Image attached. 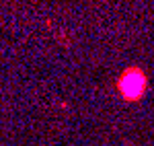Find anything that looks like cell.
<instances>
[{"mask_svg": "<svg viewBox=\"0 0 154 146\" xmlns=\"http://www.w3.org/2000/svg\"><path fill=\"white\" fill-rule=\"evenodd\" d=\"M121 93L125 95V97L130 99H136L142 95V89H144V76L138 72V70H130L125 76H123V80H121Z\"/></svg>", "mask_w": 154, "mask_h": 146, "instance_id": "obj_1", "label": "cell"}]
</instances>
